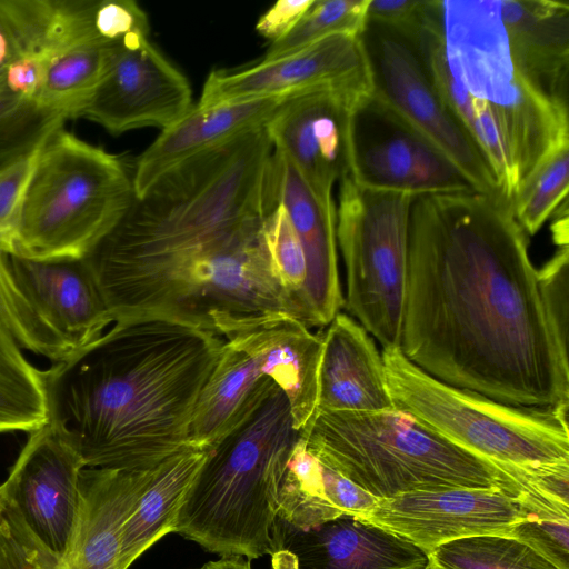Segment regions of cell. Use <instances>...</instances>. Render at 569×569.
Listing matches in <instances>:
<instances>
[{
    "label": "cell",
    "mask_w": 569,
    "mask_h": 569,
    "mask_svg": "<svg viewBox=\"0 0 569 569\" xmlns=\"http://www.w3.org/2000/svg\"><path fill=\"white\" fill-rule=\"evenodd\" d=\"M399 349L430 377L503 405H569L568 348L508 206L477 191L415 198Z\"/></svg>",
    "instance_id": "obj_1"
},
{
    "label": "cell",
    "mask_w": 569,
    "mask_h": 569,
    "mask_svg": "<svg viewBox=\"0 0 569 569\" xmlns=\"http://www.w3.org/2000/svg\"><path fill=\"white\" fill-rule=\"evenodd\" d=\"M223 339L156 313L119 317L43 370L48 423L86 468L144 470L188 443Z\"/></svg>",
    "instance_id": "obj_2"
},
{
    "label": "cell",
    "mask_w": 569,
    "mask_h": 569,
    "mask_svg": "<svg viewBox=\"0 0 569 569\" xmlns=\"http://www.w3.org/2000/svg\"><path fill=\"white\" fill-rule=\"evenodd\" d=\"M266 126L172 168L84 256L104 296L128 292L167 307L213 295L234 246L274 207Z\"/></svg>",
    "instance_id": "obj_3"
},
{
    "label": "cell",
    "mask_w": 569,
    "mask_h": 569,
    "mask_svg": "<svg viewBox=\"0 0 569 569\" xmlns=\"http://www.w3.org/2000/svg\"><path fill=\"white\" fill-rule=\"evenodd\" d=\"M439 23L417 53L512 208L545 160L569 143L567 101L521 71L499 0H439Z\"/></svg>",
    "instance_id": "obj_4"
},
{
    "label": "cell",
    "mask_w": 569,
    "mask_h": 569,
    "mask_svg": "<svg viewBox=\"0 0 569 569\" xmlns=\"http://www.w3.org/2000/svg\"><path fill=\"white\" fill-rule=\"evenodd\" d=\"M299 439L286 395L266 377L210 446L174 532L221 557L270 555L280 487Z\"/></svg>",
    "instance_id": "obj_5"
},
{
    "label": "cell",
    "mask_w": 569,
    "mask_h": 569,
    "mask_svg": "<svg viewBox=\"0 0 569 569\" xmlns=\"http://www.w3.org/2000/svg\"><path fill=\"white\" fill-rule=\"evenodd\" d=\"M393 407L556 499L569 500L568 406L513 407L446 385L382 351Z\"/></svg>",
    "instance_id": "obj_6"
},
{
    "label": "cell",
    "mask_w": 569,
    "mask_h": 569,
    "mask_svg": "<svg viewBox=\"0 0 569 569\" xmlns=\"http://www.w3.org/2000/svg\"><path fill=\"white\" fill-rule=\"evenodd\" d=\"M300 435L322 463L378 499L457 487L545 496L395 407L371 412L316 410Z\"/></svg>",
    "instance_id": "obj_7"
},
{
    "label": "cell",
    "mask_w": 569,
    "mask_h": 569,
    "mask_svg": "<svg viewBox=\"0 0 569 569\" xmlns=\"http://www.w3.org/2000/svg\"><path fill=\"white\" fill-rule=\"evenodd\" d=\"M134 197L121 160L61 127L40 146L0 249L33 258L84 257Z\"/></svg>",
    "instance_id": "obj_8"
},
{
    "label": "cell",
    "mask_w": 569,
    "mask_h": 569,
    "mask_svg": "<svg viewBox=\"0 0 569 569\" xmlns=\"http://www.w3.org/2000/svg\"><path fill=\"white\" fill-rule=\"evenodd\" d=\"M415 196L340 180L337 246L347 278L343 306L383 347L399 348Z\"/></svg>",
    "instance_id": "obj_9"
},
{
    "label": "cell",
    "mask_w": 569,
    "mask_h": 569,
    "mask_svg": "<svg viewBox=\"0 0 569 569\" xmlns=\"http://www.w3.org/2000/svg\"><path fill=\"white\" fill-rule=\"evenodd\" d=\"M156 466L144 470L84 468L76 532L61 558L42 548L4 501L0 511V569H119L123 523Z\"/></svg>",
    "instance_id": "obj_10"
},
{
    "label": "cell",
    "mask_w": 569,
    "mask_h": 569,
    "mask_svg": "<svg viewBox=\"0 0 569 569\" xmlns=\"http://www.w3.org/2000/svg\"><path fill=\"white\" fill-rule=\"evenodd\" d=\"M363 40L372 70L373 97L443 154L475 191L505 203L489 164L445 104L417 51L375 26H367Z\"/></svg>",
    "instance_id": "obj_11"
},
{
    "label": "cell",
    "mask_w": 569,
    "mask_h": 569,
    "mask_svg": "<svg viewBox=\"0 0 569 569\" xmlns=\"http://www.w3.org/2000/svg\"><path fill=\"white\" fill-rule=\"evenodd\" d=\"M551 500L556 499L498 488L413 490L379 499L359 520L395 533L428 555L456 539L506 535L535 506Z\"/></svg>",
    "instance_id": "obj_12"
},
{
    "label": "cell",
    "mask_w": 569,
    "mask_h": 569,
    "mask_svg": "<svg viewBox=\"0 0 569 569\" xmlns=\"http://www.w3.org/2000/svg\"><path fill=\"white\" fill-rule=\"evenodd\" d=\"M330 88L358 99L373 94V78L362 36L332 34L296 52L261 60L251 67L212 71L207 78L200 107Z\"/></svg>",
    "instance_id": "obj_13"
},
{
    "label": "cell",
    "mask_w": 569,
    "mask_h": 569,
    "mask_svg": "<svg viewBox=\"0 0 569 569\" xmlns=\"http://www.w3.org/2000/svg\"><path fill=\"white\" fill-rule=\"evenodd\" d=\"M348 174L366 188L415 197L475 191L443 154L373 94L352 116Z\"/></svg>",
    "instance_id": "obj_14"
},
{
    "label": "cell",
    "mask_w": 569,
    "mask_h": 569,
    "mask_svg": "<svg viewBox=\"0 0 569 569\" xmlns=\"http://www.w3.org/2000/svg\"><path fill=\"white\" fill-rule=\"evenodd\" d=\"M80 455L49 423L30 432L7 480L6 502L29 533L57 558L72 542L81 502Z\"/></svg>",
    "instance_id": "obj_15"
},
{
    "label": "cell",
    "mask_w": 569,
    "mask_h": 569,
    "mask_svg": "<svg viewBox=\"0 0 569 569\" xmlns=\"http://www.w3.org/2000/svg\"><path fill=\"white\" fill-rule=\"evenodd\" d=\"M191 108L187 77L140 34L120 44L80 117L118 134L143 127L164 130Z\"/></svg>",
    "instance_id": "obj_16"
},
{
    "label": "cell",
    "mask_w": 569,
    "mask_h": 569,
    "mask_svg": "<svg viewBox=\"0 0 569 569\" xmlns=\"http://www.w3.org/2000/svg\"><path fill=\"white\" fill-rule=\"evenodd\" d=\"M367 100L330 88L307 89L289 94L266 124L273 149L321 197L331 198L336 181L350 171L352 116Z\"/></svg>",
    "instance_id": "obj_17"
},
{
    "label": "cell",
    "mask_w": 569,
    "mask_h": 569,
    "mask_svg": "<svg viewBox=\"0 0 569 569\" xmlns=\"http://www.w3.org/2000/svg\"><path fill=\"white\" fill-rule=\"evenodd\" d=\"M1 252L10 280L70 357L114 322L84 257L33 258Z\"/></svg>",
    "instance_id": "obj_18"
},
{
    "label": "cell",
    "mask_w": 569,
    "mask_h": 569,
    "mask_svg": "<svg viewBox=\"0 0 569 569\" xmlns=\"http://www.w3.org/2000/svg\"><path fill=\"white\" fill-rule=\"evenodd\" d=\"M271 540L272 569H422L428 563L408 540L349 516L311 528L277 516Z\"/></svg>",
    "instance_id": "obj_19"
},
{
    "label": "cell",
    "mask_w": 569,
    "mask_h": 569,
    "mask_svg": "<svg viewBox=\"0 0 569 569\" xmlns=\"http://www.w3.org/2000/svg\"><path fill=\"white\" fill-rule=\"evenodd\" d=\"M270 189L274 204L284 208L305 252L303 296L315 327L328 326L343 307L335 201L332 197L319 196L290 159L276 149L270 164Z\"/></svg>",
    "instance_id": "obj_20"
},
{
    "label": "cell",
    "mask_w": 569,
    "mask_h": 569,
    "mask_svg": "<svg viewBox=\"0 0 569 569\" xmlns=\"http://www.w3.org/2000/svg\"><path fill=\"white\" fill-rule=\"evenodd\" d=\"M289 94L192 106L139 156L132 176L134 196H142L164 173L188 159L264 127Z\"/></svg>",
    "instance_id": "obj_21"
},
{
    "label": "cell",
    "mask_w": 569,
    "mask_h": 569,
    "mask_svg": "<svg viewBox=\"0 0 569 569\" xmlns=\"http://www.w3.org/2000/svg\"><path fill=\"white\" fill-rule=\"evenodd\" d=\"M261 355L268 377L286 395L295 427L301 431L317 410L322 338L299 319L274 312L233 322L221 336Z\"/></svg>",
    "instance_id": "obj_22"
},
{
    "label": "cell",
    "mask_w": 569,
    "mask_h": 569,
    "mask_svg": "<svg viewBox=\"0 0 569 569\" xmlns=\"http://www.w3.org/2000/svg\"><path fill=\"white\" fill-rule=\"evenodd\" d=\"M321 338L317 410L371 412L393 408L382 353L359 322L339 312Z\"/></svg>",
    "instance_id": "obj_23"
},
{
    "label": "cell",
    "mask_w": 569,
    "mask_h": 569,
    "mask_svg": "<svg viewBox=\"0 0 569 569\" xmlns=\"http://www.w3.org/2000/svg\"><path fill=\"white\" fill-rule=\"evenodd\" d=\"M511 52L521 71L565 100L569 61V4L548 0H499Z\"/></svg>",
    "instance_id": "obj_24"
},
{
    "label": "cell",
    "mask_w": 569,
    "mask_h": 569,
    "mask_svg": "<svg viewBox=\"0 0 569 569\" xmlns=\"http://www.w3.org/2000/svg\"><path fill=\"white\" fill-rule=\"evenodd\" d=\"M98 0H0V28L18 57L49 62L98 38Z\"/></svg>",
    "instance_id": "obj_25"
},
{
    "label": "cell",
    "mask_w": 569,
    "mask_h": 569,
    "mask_svg": "<svg viewBox=\"0 0 569 569\" xmlns=\"http://www.w3.org/2000/svg\"><path fill=\"white\" fill-rule=\"evenodd\" d=\"M209 447L188 442L160 461L121 530L119 569H128L148 548L176 531L182 499Z\"/></svg>",
    "instance_id": "obj_26"
},
{
    "label": "cell",
    "mask_w": 569,
    "mask_h": 569,
    "mask_svg": "<svg viewBox=\"0 0 569 569\" xmlns=\"http://www.w3.org/2000/svg\"><path fill=\"white\" fill-rule=\"evenodd\" d=\"M266 377L267 367L260 353L242 343L223 340L219 360L197 402L188 442L211 446Z\"/></svg>",
    "instance_id": "obj_27"
},
{
    "label": "cell",
    "mask_w": 569,
    "mask_h": 569,
    "mask_svg": "<svg viewBox=\"0 0 569 569\" xmlns=\"http://www.w3.org/2000/svg\"><path fill=\"white\" fill-rule=\"evenodd\" d=\"M120 44L92 41L51 59L34 101L63 119L80 117Z\"/></svg>",
    "instance_id": "obj_28"
},
{
    "label": "cell",
    "mask_w": 569,
    "mask_h": 569,
    "mask_svg": "<svg viewBox=\"0 0 569 569\" xmlns=\"http://www.w3.org/2000/svg\"><path fill=\"white\" fill-rule=\"evenodd\" d=\"M0 322V433L32 432L48 423L43 370L33 367Z\"/></svg>",
    "instance_id": "obj_29"
},
{
    "label": "cell",
    "mask_w": 569,
    "mask_h": 569,
    "mask_svg": "<svg viewBox=\"0 0 569 569\" xmlns=\"http://www.w3.org/2000/svg\"><path fill=\"white\" fill-rule=\"evenodd\" d=\"M427 558L432 569H559L527 543L496 533L448 541Z\"/></svg>",
    "instance_id": "obj_30"
},
{
    "label": "cell",
    "mask_w": 569,
    "mask_h": 569,
    "mask_svg": "<svg viewBox=\"0 0 569 569\" xmlns=\"http://www.w3.org/2000/svg\"><path fill=\"white\" fill-rule=\"evenodd\" d=\"M369 0H313L295 28L271 42L262 60L296 52L332 34L362 36L367 30Z\"/></svg>",
    "instance_id": "obj_31"
},
{
    "label": "cell",
    "mask_w": 569,
    "mask_h": 569,
    "mask_svg": "<svg viewBox=\"0 0 569 569\" xmlns=\"http://www.w3.org/2000/svg\"><path fill=\"white\" fill-rule=\"evenodd\" d=\"M66 119L41 108L0 84V166L16 161L34 150Z\"/></svg>",
    "instance_id": "obj_32"
},
{
    "label": "cell",
    "mask_w": 569,
    "mask_h": 569,
    "mask_svg": "<svg viewBox=\"0 0 569 569\" xmlns=\"http://www.w3.org/2000/svg\"><path fill=\"white\" fill-rule=\"evenodd\" d=\"M569 188V143L555 150L528 180L512 207L525 233L535 234L567 199Z\"/></svg>",
    "instance_id": "obj_33"
},
{
    "label": "cell",
    "mask_w": 569,
    "mask_h": 569,
    "mask_svg": "<svg viewBox=\"0 0 569 569\" xmlns=\"http://www.w3.org/2000/svg\"><path fill=\"white\" fill-rule=\"evenodd\" d=\"M262 232L276 276L300 307L306 326L315 327L303 296L307 278L305 252L297 232L280 203H276L264 217Z\"/></svg>",
    "instance_id": "obj_34"
},
{
    "label": "cell",
    "mask_w": 569,
    "mask_h": 569,
    "mask_svg": "<svg viewBox=\"0 0 569 569\" xmlns=\"http://www.w3.org/2000/svg\"><path fill=\"white\" fill-rule=\"evenodd\" d=\"M0 322L9 330L21 348L56 360L61 345L39 320L28 302L10 280L0 250Z\"/></svg>",
    "instance_id": "obj_35"
},
{
    "label": "cell",
    "mask_w": 569,
    "mask_h": 569,
    "mask_svg": "<svg viewBox=\"0 0 569 569\" xmlns=\"http://www.w3.org/2000/svg\"><path fill=\"white\" fill-rule=\"evenodd\" d=\"M506 536L527 543L559 569H569V507L532 508Z\"/></svg>",
    "instance_id": "obj_36"
},
{
    "label": "cell",
    "mask_w": 569,
    "mask_h": 569,
    "mask_svg": "<svg viewBox=\"0 0 569 569\" xmlns=\"http://www.w3.org/2000/svg\"><path fill=\"white\" fill-rule=\"evenodd\" d=\"M439 0H369L367 24L388 31L418 49L438 20Z\"/></svg>",
    "instance_id": "obj_37"
},
{
    "label": "cell",
    "mask_w": 569,
    "mask_h": 569,
    "mask_svg": "<svg viewBox=\"0 0 569 569\" xmlns=\"http://www.w3.org/2000/svg\"><path fill=\"white\" fill-rule=\"evenodd\" d=\"M568 243L537 270L542 302L561 343L568 348Z\"/></svg>",
    "instance_id": "obj_38"
},
{
    "label": "cell",
    "mask_w": 569,
    "mask_h": 569,
    "mask_svg": "<svg viewBox=\"0 0 569 569\" xmlns=\"http://www.w3.org/2000/svg\"><path fill=\"white\" fill-rule=\"evenodd\" d=\"M93 24L98 38L109 43L149 33L148 17L132 0H98Z\"/></svg>",
    "instance_id": "obj_39"
},
{
    "label": "cell",
    "mask_w": 569,
    "mask_h": 569,
    "mask_svg": "<svg viewBox=\"0 0 569 569\" xmlns=\"http://www.w3.org/2000/svg\"><path fill=\"white\" fill-rule=\"evenodd\" d=\"M39 148L16 161L0 166V239L10 232L14 223Z\"/></svg>",
    "instance_id": "obj_40"
},
{
    "label": "cell",
    "mask_w": 569,
    "mask_h": 569,
    "mask_svg": "<svg viewBox=\"0 0 569 569\" xmlns=\"http://www.w3.org/2000/svg\"><path fill=\"white\" fill-rule=\"evenodd\" d=\"M321 473L325 498L340 517L361 519L377 505L378 498L325 463Z\"/></svg>",
    "instance_id": "obj_41"
},
{
    "label": "cell",
    "mask_w": 569,
    "mask_h": 569,
    "mask_svg": "<svg viewBox=\"0 0 569 569\" xmlns=\"http://www.w3.org/2000/svg\"><path fill=\"white\" fill-rule=\"evenodd\" d=\"M313 0H279L257 22V31L271 42L286 37L307 12Z\"/></svg>",
    "instance_id": "obj_42"
},
{
    "label": "cell",
    "mask_w": 569,
    "mask_h": 569,
    "mask_svg": "<svg viewBox=\"0 0 569 569\" xmlns=\"http://www.w3.org/2000/svg\"><path fill=\"white\" fill-rule=\"evenodd\" d=\"M47 62L30 58L18 57L11 61L3 72V83L12 93L34 100L46 76Z\"/></svg>",
    "instance_id": "obj_43"
},
{
    "label": "cell",
    "mask_w": 569,
    "mask_h": 569,
    "mask_svg": "<svg viewBox=\"0 0 569 569\" xmlns=\"http://www.w3.org/2000/svg\"><path fill=\"white\" fill-rule=\"evenodd\" d=\"M193 569H252L250 560H244L243 557L228 556L221 557L219 560L209 561L201 567Z\"/></svg>",
    "instance_id": "obj_44"
},
{
    "label": "cell",
    "mask_w": 569,
    "mask_h": 569,
    "mask_svg": "<svg viewBox=\"0 0 569 569\" xmlns=\"http://www.w3.org/2000/svg\"><path fill=\"white\" fill-rule=\"evenodd\" d=\"M3 502H4V496H3V491L0 486V511L2 509Z\"/></svg>",
    "instance_id": "obj_45"
},
{
    "label": "cell",
    "mask_w": 569,
    "mask_h": 569,
    "mask_svg": "<svg viewBox=\"0 0 569 569\" xmlns=\"http://www.w3.org/2000/svg\"><path fill=\"white\" fill-rule=\"evenodd\" d=\"M422 569H432V568L427 563V566Z\"/></svg>",
    "instance_id": "obj_46"
},
{
    "label": "cell",
    "mask_w": 569,
    "mask_h": 569,
    "mask_svg": "<svg viewBox=\"0 0 569 569\" xmlns=\"http://www.w3.org/2000/svg\"><path fill=\"white\" fill-rule=\"evenodd\" d=\"M2 83V78H0V84Z\"/></svg>",
    "instance_id": "obj_47"
}]
</instances>
